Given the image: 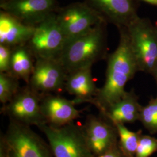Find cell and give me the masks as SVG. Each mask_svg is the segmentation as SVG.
Listing matches in <instances>:
<instances>
[{"label":"cell","mask_w":157,"mask_h":157,"mask_svg":"<svg viewBox=\"0 0 157 157\" xmlns=\"http://www.w3.org/2000/svg\"><path fill=\"white\" fill-rule=\"evenodd\" d=\"M138 0H86V2L98 12L107 23L118 28L127 27L139 17Z\"/></svg>","instance_id":"7c38bea8"},{"label":"cell","mask_w":157,"mask_h":157,"mask_svg":"<svg viewBox=\"0 0 157 157\" xmlns=\"http://www.w3.org/2000/svg\"><path fill=\"white\" fill-rule=\"evenodd\" d=\"M45 135L54 157H94L85 139L83 126L71 122L62 126L43 124L37 127Z\"/></svg>","instance_id":"277c9868"},{"label":"cell","mask_w":157,"mask_h":157,"mask_svg":"<svg viewBox=\"0 0 157 157\" xmlns=\"http://www.w3.org/2000/svg\"><path fill=\"white\" fill-rule=\"evenodd\" d=\"M106 22L97 25L87 33L68 40L57 60L67 74L92 67L107 55Z\"/></svg>","instance_id":"7a4b0ae2"},{"label":"cell","mask_w":157,"mask_h":157,"mask_svg":"<svg viewBox=\"0 0 157 157\" xmlns=\"http://www.w3.org/2000/svg\"><path fill=\"white\" fill-rule=\"evenodd\" d=\"M40 105L45 124L54 126L73 122L81 112L76 108L73 100L54 94L41 95Z\"/></svg>","instance_id":"4fadbf2b"},{"label":"cell","mask_w":157,"mask_h":157,"mask_svg":"<svg viewBox=\"0 0 157 157\" xmlns=\"http://www.w3.org/2000/svg\"><path fill=\"white\" fill-rule=\"evenodd\" d=\"M0 7L1 11L34 27L58 10L56 0H10L1 2Z\"/></svg>","instance_id":"8fae6325"},{"label":"cell","mask_w":157,"mask_h":157,"mask_svg":"<svg viewBox=\"0 0 157 157\" xmlns=\"http://www.w3.org/2000/svg\"><path fill=\"white\" fill-rule=\"evenodd\" d=\"M119 30V44L108 58L105 80L93 102L102 114L124 96L125 86L139 72L125 27Z\"/></svg>","instance_id":"6da1fadb"},{"label":"cell","mask_w":157,"mask_h":157,"mask_svg":"<svg viewBox=\"0 0 157 157\" xmlns=\"http://www.w3.org/2000/svg\"><path fill=\"white\" fill-rule=\"evenodd\" d=\"M141 106L134 90L126 91L118 101L101 115L112 124H132L139 120Z\"/></svg>","instance_id":"2e32d148"},{"label":"cell","mask_w":157,"mask_h":157,"mask_svg":"<svg viewBox=\"0 0 157 157\" xmlns=\"http://www.w3.org/2000/svg\"><path fill=\"white\" fill-rule=\"evenodd\" d=\"M157 151V139L141 135L135 157H149Z\"/></svg>","instance_id":"44dd1931"},{"label":"cell","mask_w":157,"mask_h":157,"mask_svg":"<svg viewBox=\"0 0 157 157\" xmlns=\"http://www.w3.org/2000/svg\"><path fill=\"white\" fill-rule=\"evenodd\" d=\"M139 71L152 74L157 65V28L140 17L125 27Z\"/></svg>","instance_id":"5b68a950"},{"label":"cell","mask_w":157,"mask_h":157,"mask_svg":"<svg viewBox=\"0 0 157 157\" xmlns=\"http://www.w3.org/2000/svg\"><path fill=\"white\" fill-rule=\"evenodd\" d=\"M34 26L22 22L6 12H0V44L11 48L26 45L35 30Z\"/></svg>","instance_id":"9a60e30c"},{"label":"cell","mask_w":157,"mask_h":157,"mask_svg":"<svg viewBox=\"0 0 157 157\" xmlns=\"http://www.w3.org/2000/svg\"><path fill=\"white\" fill-rule=\"evenodd\" d=\"M0 157H54L49 144L30 126L10 121L1 136Z\"/></svg>","instance_id":"3957f363"},{"label":"cell","mask_w":157,"mask_h":157,"mask_svg":"<svg viewBox=\"0 0 157 157\" xmlns=\"http://www.w3.org/2000/svg\"><path fill=\"white\" fill-rule=\"evenodd\" d=\"M19 80L7 73H0V102L4 105L20 89Z\"/></svg>","instance_id":"d6986e66"},{"label":"cell","mask_w":157,"mask_h":157,"mask_svg":"<svg viewBox=\"0 0 157 157\" xmlns=\"http://www.w3.org/2000/svg\"><path fill=\"white\" fill-rule=\"evenodd\" d=\"M118 133V146L126 157H135L141 136V131L132 132L124 124H113Z\"/></svg>","instance_id":"ac0fdd59"},{"label":"cell","mask_w":157,"mask_h":157,"mask_svg":"<svg viewBox=\"0 0 157 157\" xmlns=\"http://www.w3.org/2000/svg\"><path fill=\"white\" fill-rule=\"evenodd\" d=\"M10 0H1V2H6V1H8Z\"/></svg>","instance_id":"484cf974"},{"label":"cell","mask_w":157,"mask_h":157,"mask_svg":"<svg viewBox=\"0 0 157 157\" xmlns=\"http://www.w3.org/2000/svg\"><path fill=\"white\" fill-rule=\"evenodd\" d=\"M94 157H126L123 152L120 150L119 146L116 147L111 150L107 152L105 154H103L101 155Z\"/></svg>","instance_id":"603a6c76"},{"label":"cell","mask_w":157,"mask_h":157,"mask_svg":"<svg viewBox=\"0 0 157 157\" xmlns=\"http://www.w3.org/2000/svg\"><path fill=\"white\" fill-rule=\"evenodd\" d=\"M56 15L67 41L87 33L100 23L106 22L86 2L73 3L58 9Z\"/></svg>","instance_id":"52a82bcc"},{"label":"cell","mask_w":157,"mask_h":157,"mask_svg":"<svg viewBox=\"0 0 157 157\" xmlns=\"http://www.w3.org/2000/svg\"><path fill=\"white\" fill-rule=\"evenodd\" d=\"M152 6H157V0H140Z\"/></svg>","instance_id":"cb8c5ba5"},{"label":"cell","mask_w":157,"mask_h":157,"mask_svg":"<svg viewBox=\"0 0 157 157\" xmlns=\"http://www.w3.org/2000/svg\"><path fill=\"white\" fill-rule=\"evenodd\" d=\"M139 121L151 134L157 133V96L142 107Z\"/></svg>","instance_id":"ffe728a7"},{"label":"cell","mask_w":157,"mask_h":157,"mask_svg":"<svg viewBox=\"0 0 157 157\" xmlns=\"http://www.w3.org/2000/svg\"><path fill=\"white\" fill-rule=\"evenodd\" d=\"M35 58L26 45L12 48L9 73L29 84L33 71Z\"/></svg>","instance_id":"e0dca14e"},{"label":"cell","mask_w":157,"mask_h":157,"mask_svg":"<svg viewBox=\"0 0 157 157\" xmlns=\"http://www.w3.org/2000/svg\"><path fill=\"white\" fill-rule=\"evenodd\" d=\"M12 48L0 44V73H8L10 69Z\"/></svg>","instance_id":"7402d4cb"},{"label":"cell","mask_w":157,"mask_h":157,"mask_svg":"<svg viewBox=\"0 0 157 157\" xmlns=\"http://www.w3.org/2000/svg\"><path fill=\"white\" fill-rule=\"evenodd\" d=\"M152 75L154 77V78L155 79L157 84V65L156 67L155 68V69H154V72H153V73L152 74Z\"/></svg>","instance_id":"d4e9b609"},{"label":"cell","mask_w":157,"mask_h":157,"mask_svg":"<svg viewBox=\"0 0 157 157\" xmlns=\"http://www.w3.org/2000/svg\"><path fill=\"white\" fill-rule=\"evenodd\" d=\"M67 73L57 59H35L29 86L40 95L56 94L65 90Z\"/></svg>","instance_id":"9c48e42d"},{"label":"cell","mask_w":157,"mask_h":157,"mask_svg":"<svg viewBox=\"0 0 157 157\" xmlns=\"http://www.w3.org/2000/svg\"><path fill=\"white\" fill-rule=\"evenodd\" d=\"M41 95L28 84L21 87L8 103L3 105L1 112L10 121L25 126L37 127L45 124L41 110Z\"/></svg>","instance_id":"ba28073f"},{"label":"cell","mask_w":157,"mask_h":157,"mask_svg":"<svg viewBox=\"0 0 157 157\" xmlns=\"http://www.w3.org/2000/svg\"><path fill=\"white\" fill-rule=\"evenodd\" d=\"M83 129L87 144L94 157L105 154L118 146L117 129L104 117L89 115Z\"/></svg>","instance_id":"30bf717a"},{"label":"cell","mask_w":157,"mask_h":157,"mask_svg":"<svg viewBox=\"0 0 157 157\" xmlns=\"http://www.w3.org/2000/svg\"><path fill=\"white\" fill-rule=\"evenodd\" d=\"M67 41L55 13L36 26L33 34L26 45L35 59H57Z\"/></svg>","instance_id":"8992f818"},{"label":"cell","mask_w":157,"mask_h":157,"mask_svg":"<svg viewBox=\"0 0 157 157\" xmlns=\"http://www.w3.org/2000/svg\"><path fill=\"white\" fill-rule=\"evenodd\" d=\"M155 26H157V23H155Z\"/></svg>","instance_id":"4316f807"},{"label":"cell","mask_w":157,"mask_h":157,"mask_svg":"<svg viewBox=\"0 0 157 157\" xmlns=\"http://www.w3.org/2000/svg\"><path fill=\"white\" fill-rule=\"evenodd\" d=\"M92 67H83L67 74L65 90L74 97L75 105L83 103L93 104L98 88L93 80Z\"/></svg>","instance_id":"5bb4252c"}]
</instances>
